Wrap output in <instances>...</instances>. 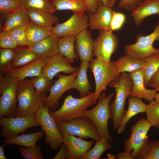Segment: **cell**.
Masks as SVG:
<instances>
[{"label": "cell", "instance_id": "7bdbcfd3", "mask_svg": "<svg viewBox=\"0 0 159 159\" xmlns=\"http://www.w3.org/2000/svg\"><path fill=\"white\" fill-rule=\"evenodd\" d=\"M126 21V16L123 13L114 11L111 24V31L120 29Z\"/></svg>", "mask_w": 159, "mask_h": 159}, {"label": "cell", "instance_id": "bcb514c9", "mask_svg": "<svg viewBox=\"0 0 159 159\" xmlns=\"http://www.w3.org/2000/svg\"><path fill=\"white\" fill-rule=\"evenodd\" d=\"M85 0L88 5V11L90 14L95 12L100 6L103 5L102 0Z\"/></svg>", "mask_w": 159, "mask_h": 159}, {"label": "cell", "instance_id": "603a6c76", "mask_svg": "<svg viewBox=\"0 0 159 159\" xmlns=\"http://www.w3.org/2000/svg\"><path fill=\"white\" fill-rule=\"evenodd\" d=\"M59 38L54 34L30 48L39 58H50L59 53L58 43Z\"/></svg>", "mask_w": 159, "mask_h": 159}, {"label": "cell", "instance_id": "e0dca14e", "mask_svg": "<svg viewBox=\"0 0 159 159\" xmlns=\"http://www.w3.org/2000/svg\"><path fill=\"white\" fill-rule=\"evenodd\" d=\"M49 58H38L32 62L17 68H12L4 74L14 77L20 82L27 77H34L39 75Z\"/></svg>", "mask_w": 159, "mask_h": 159}, {"label": "cell", "instance_id": "ac0fdd59", "mask_svg": "<svg viewBox=\"0 0 159 159\" xmlns=\"http://www.w3.org/2000/svg\"><path fill=\"white\" fill-rule=\"evenodd\" d=\"M93 44L91 32L87 28L76 36V53L81 61L90 62L93 59Z\"/></svg>", "mask_w": 159, "mask_h": 159}, {"label": "cell", "instance_id": "9a60e30c", "mask_svg": "<svg viewBox=\"0 0 159 159\" xmlns=\"http://www.w3.org/2000/svg\"><path fill=\"white\" fill-rule=\"evenodd\" d=\"M79 69V68L72 66L69 60L59 53L50 58L43 68L42 72L52 81L58 73L71 74Z\"/></svg>", "mask_w": 159, "mask_h": 159}, {"label": "cell", "instance_id": "ee69618b", "mask_svg": "<svg viewBox=\"0 0 159 159\" xmlns=\"http://www.w3.org/2000/svg\"><path fill=\"white\" fill-rule=\"evenodd\" d=\"M145 0H120L118 6L128 11H132L141 2Z\"/></svg>", "mask_w": 159, "mask_h": 159}, {"label": "cell", "instance_id": "6da1fadb", "mask_svg": "<svg viewBox=\"0 0 159 159\" xmlns=\"http://www.w3.org/2000/svg\"><path fill=\"white\" fill-rule=\"evenodd\" d=\"M152 126L144 117L131 126L130 136L124 141L123 148L132 152V159H145L149 153L151 143L147 134Z\"/></svg>", "mask_w": 159, "mask_h": 159}, {"label": "cell", "instance_id": "f5cc1de1", "mask_svg": "<svg viewBox=\"0 0 159 159\" xmlns=\"http://www.w3.org/2000/svg\"><path fill=\"white\" fill-rule=\"evenodd\" d=\"M108 159H115V156L109 153L107 155Z\"/></svg>", "mask_w": 159, "mask_h": 159}, {"label": "cell", "instance_id": "3957f363", "mask_svg": "<svg viewBox=\"0 0 159 159\" xmlns=\"http://www.w3.org/2000/svg\"><path fill=\"white\" fill-rule=\"evenodd\" d=\"M46 97L45 93L36 92L31 80L25 79L20 82L17 90L18 104L16 116L35 114Z\"/></svg>", "mask_w": 159, "mask_h": 159}, {"label": "cell", "instance_id": "7c38bea8", "mask_svg": "<svg viewBox=\"0 0 159 159\" xmlns=\"http://www.w3.org/2000/svg\"><path fill=\"white\" fill-rule=\"evenodd\" d=\"M79 71L69 75L59 74L58 79L50 88L49 94L45 98L43 105L47 107L51 112L56 110L59 105V100L62 98L63 95L67 91L72 89L74 81Z\"/></svg>", "mask_w": 159, "mask_h": 159}, {"label": "cell", "instance_id": "4fadbf2b", "mask_svg": "<svg viewBox=\"0 0 159 159\" xmlns=\"http://www.w3.org/2000/svg\"><path fill=\"white\" fill-rule=\"evenodd\" d=\"M118 37L112 32H100L94 40V56L105 62H110L111 55L118 47Z\"/></svg>", "mask_w": 159, "mask_h": 159}, {"label": "cell", "instance_id": "4316f807", "mask_svg": "<svg viewBox=\"0 0 159 159\" xmlns=\"http://www.w3.org/2000/svg\"><path fill=\"white\" fill-rule=\"evenodd\" d=\"M26 13L30 21L40 26H52L58 23L59 19L57 16L41 9L30 8L26 10Z\"/></svg>", "mask_w": 159, "mask_h": 159}, {"label": "cell", "instance_id": "8fae6325", "mask_svg": "<svg viewBox=\"0 0 159 159\" xmlns=\"http://www.w3.org/2000/svg\"><path fill=\"white\" fill-rule=\"evenodd\" d=\"M0 124L2 126L0 136L5 138L19 135L29 128L39 126L35 113L16 117L0 116Z\"/></svg>", "mask_w": 159, "mask_h": 159}, {"label": "cell", "instance_id": "83f0119b", "mask_svg": "<svg viewBox=\"0 0 159 159\" xmlns=\"http://www.w3.org/2000/svg\"><path fill=\"white\" fill-rule=\"evenodd\" d=\"M113 63L120 73L125 72L130 73L141 69L145 64L143 59L126 55L117 60L113 61Z\"/></svg>", "mask_w": 159, "mask_h": 159}, {"label": "cell", "instance_id": "277c9868", "mask_svg": "<svg viewBox=\"0 0 159 159\" xmlns=\"http://www.w3.org/2000/svg\"><path fill=\"white\" fill-rule=\"evenodd\" d=\"M94 98V92L90 91L86 96L79 98L69 95L64 99L60 108L50 112L51 115L56 122L85 116L88 107L93 106Z\"/></svg>", "mask_w": 159, "mask_h": 159}, {"label": "cell", "instance_id": "ab89813d", "mask_svg": "<svg viewBox=\"0 0 159 159\" xmlns=\"http://www.w3.org/2000/svg\"><path fill=\"white\" fill-rule=\"evenodd\" d=\"M18 150L22 157L25 159H42L40 146L36 145L34 148H25L20 146Z\"/></svg>", "mask_w": 159, "mask_h": 159}, {"label": "cell", "instance_id": "4dcf8cb0", "mask_svg": "<svg viewBox=\"0 0 159 159\" xmlns=\"http://www.w3.org/2000/svg\"><path fill=\"white\" fill-rule=\"evenodd\" d=\"M12 68H17L26 65L39 58L29 47L17 48L14 50Z\"/></svg>", "mask_w": 159, "mask_h": 159}, {"label": "cell", "instance_id": "db71d44e", "mask_svg": "<svg viewBox=\"0 0 159 159\" xmlns=\"http://www.w3.org/2000/svg\"><path fill=\"white\" fill-rule=\"evenodd\" d=\"M155 100L157 102H159V92L157 93L156 94Z\"/></svg>", "mask_w": 159, "mask_h": 159}, {"label": "cell", "instance_id": "f35d334b", "mask_svg": "<svg viewBox=\"0 0 159 159\" xmlns=\"http://www.w3.org/2000/svg\"><path fill=\"white\" fill-rule=\"evenodd\" d=\"M31 80L36 92L38 93H45L49 91L52 86L51 81L43 72L38 76L32 77Z\"/></svg>", "mask_w": 159, "mask_h": 159}, {"label": "cell", "instance_id": "484cf974", "mask_svg": "<svg viewBox=\"0 0 159 159\" xmlns=\"http://www.w3.org/2000/svg\"><path fill=\"white\" fill-rule=\"evenodd\" d=\"M89 67V62L81 61L78 73L74 80L72 89L77 90L79 92L80 97L86 96L92 89V86L88 81L87 70Z\"/></svg>", "mask_w": 159, "mask_h": 159}, {"label": "cell", "instance_id": "c3c4849f", "mask_svg": "<svg viewBox=\"0 0 159 159\" xmlns=\"http://www.w3.org/2000/svg\"><path fill=\"white\" fill-rule=\"evenodd\" d=\"M148 87L156 90L159 92V68L150 79Z\"/></svg>", "mask_w": 159, "mask_h": 159}, {"label": "cell", "instance_id": "816d5d0a", "mask_svg": "<svg viewBox=\"0 0 159 159\" xmlns=\"http://www.w3.org/2000/svg\"><path fill=\"white\" fill-rule=\"evenodd\" d=\"M5 145H0V159H6L4 155V147Z\"/></svg>", "mask_w": 159, "mask_h": 159}, {"label": "cell", "instance_id": "8d00e7d4", "mask_svg": "<svg viewBox=\"0 0 159 159\" xmlns=\"http://www.w3.org/2000/svg\"><path fill=\"white\" fill-rule=\"evenodd\" d=\"M146 120L156 129H159V102L155 100L148 105Z\"/></svg>", "mask_w": 159, "mask_h": 159}, {"label": "cell", "instance_id": "60d3db41", "mask_svg": "<svg viewBox=\"0 0 159 159\" xmlns=\"http://www.w3.org/2000/svg\"><path fill=\"white\" fill-rule=\"evenodd\" d=\"M21 7L19 0H0V13L7 15Z\"/></svg>", "mask_w": 159, "mask_h": 159}, {"label": "cell", "instance_id": "9c48e42d", "mask_svg": "<svg viewBox=\"0 0 159 159\" xmlns=\"http://www.w3.org/2000/svg\"><path fill=\"white\" fill-rule=\"evenodd\" d=\"M50 111L42 104L35 113L36 117L38 123L45 132V143L48 144L52 149L55 150L61 146L63 141Z\"/></svg>", "mask_w": 159, "mask_h": 159}, {"label": "cell", "instance_id": "f546056e", "mask_svg": "<svg viewBox=\"0 0 159 159\" xmlns=\"http://www.w3.org/2000/svg\"><path fill=\"white\" fill-rule=\"evenodd\" d=\"M56 11L69 10L73 13L82 14L88 11L85 0H52Z\"/></svg>", "mask_w": 159, "mask_h": 159}, {"label": "cell", "instance_id": "7402d4cb", "mask_svg": "<svg viewBox=\"0 0 159 159\" xmlns=\"http://www.w3.org/2000/svg\"><path fill=\"white\" fill-rule=\"evenodd\" d=\"M159 14V0H145L136 6L131 16L135 24L139 26L147 17Z\"/></svg>", "mask_w": 159, "mask_h": 159}, {"label": "cell", "instance_id": "7a4b0ae2", "mask_svg": "<svg viewBox=\"0 0 159 159\" xmlns=\"http://www.w3.org/2000/svg\"><path fill=\"white\" fill-rule=\"evenodd\" d=\"M132 85L129 73L123 72L115 80L110 82L108 86L114 88L116 95L110 105L111 118L114 131L117 130L119 123L126 110L125 107V100L129 96Z\"/></svg>", "mask_w": 159, "mask_h": 159}, {"label": "cell", "instance_id": "836d02e7", "mask_svg": "<svg viewBox=\"0 0 159 159\" xmlns=\"http://www.w3.org/2000/svg\"><path fill=\"white\" fill-rule=\"evenodd\" d=\"M95 141L94 147L85 153L80 159H98L104 152L113 148L110 141L104 137H101Z\"/></svg>", "mask_w": 159, "mask_h": 159}, {"label": "cell", "instance_id": "30bf717a", "mask_svg": "<svg viewBox=\"0 0 159 159\" xmlns=\"http://www.w3.org/2000/svg\"><path fill=\"white\" fill-rule=\"evenodd\" d=\"M159 39V22L154 27V31L149 34L139 35L136 37V42L124 47L125 55L144 59L155 53H159V48L154 47L153 44Z\"/></svg>", "mask_w": 159, "mask_h": 159}, {"label": "cell", "instance_id": "d6a6232c", "mask_svg": "<svg viewBox=\"0 0 159 159\" xmlns=\"http://www.w3.org/2000/svg\"><path fill=\"white\" fill-rule=\"evenodd\" d=\"M26 10L21 7L19 9L7 15L2 31L7 32L17 26L28 22L29 19Z\"/></svg>", "mask_w": 159, "mask_h": 159}, {"label": "cell", "instance_id": "ba28073f", "mask_svg": "<svg viewBox=\"0 0 159 159\" xmlns=\"http://www.w3.org/2000/svg\"><path fill=\"white\" fill-rule=\"evenodd\" d=\"M56 123L61 135L77 136L83 139L89 138L95 140L101 137L95 125L85 116L68 121L56 122Z\"/></svg>", "mask_w": 159, "mask_h": 159}, {"label": "cell", "instance_id": "d590c367", "mask_svg": "<svg viewBox=\"0 0 159 159\" xmlns=\"http://www.w3.org/2000/svg\"><path fill=\"white\" fill-rule=\"evenodd\" d=\"M14 55V50L5 48L0 49V74H4L12 68V64Z\"/></svg>", "mask_w": 159, "mask_h": 159}, {"label": "cell", "instance_id": "ffe728a7", "mask_svg": "<svg viewBox=\"0 0 159 159\" xmlns=\"http://www.w3.org/2000/svg\"><path fill=\"white\" fill-rule=\"evenodd\" d=\"M64 143L67 147L69 153V159H80L81 157L89 150L95 140L87 141L77 138L74 136L62 134Z\"/></svg>", "mask_w": 159, "mask_h": 159}, {"label": "cell", "instance_id": "1f68e13d", "mask_svg": "<svg viewBox=\"0 0 159 159\" xmlns=\"http://www.w3.org/2000/svg\"><path fill=\"white\" fill-rule=\"evenodd\" d=\"M145 64L141 69L145 87L159 68V53H154L143 59Z\"/></svg>", "mask_w": 159, "mask_h": 159}, {"label": "cell", "instance_id": "b9f144b4", "mask_svg": "<svg viewBox=\"0 0 159 159\" xmlns=\"http://www.w3.org/2000/svg\"><path fill=\"white\" fill-rule=\"evenodd\" d=\"M18 46L16 42L6 31L0 32V48L14 50Z\"/></svg>", "mask_w": 159, "mask_h": 159}, {"label": "cell", "instance_id": "d6986e66", "mask_svg": "<svg viewBox=\"0 0 159 159\" xmlns=\"http://www.w3.org/2000/svg\"><path fill=\"white\" fill-rule=\"evenodd\" d=\"M132 85L129 96L144 99L148 102L155 100L157 91L154 89L149 90L145 87L141 69L130 73Z\"/></svg>", "mask_w": 159, "mask_h": 159}, {"label": "cell", "instance_id": "74e56055", "mask_svg": "<svg viewBox=\"0 0 159 159\" xmlns=\"http://www.w3.org/2000/svg\"><path fill=\"white\" fill-rule=\"evenodd\" d=\"M28 22L14 27L7 31L18 46H27L25 32Z\"/></svg>", "mask_w": 159, "mask_h": 159}, {"label": "cell", "instance_id": "f907efd6", "mask_svg": "<svg viewBox=\"0 0 159 159\" xmlns=\"http://www.w3.org/2000/svg\"><path fill=\"white\" fill-rule=\"evenodd\" d=\"M103 5L112 8L115 4L116 0H102Z\"/></svg>", "mask_w": 159, "mask_h": 159}, {"label": "cell", "instance_id": "681fc988", "mask_svg": "<svg viewBox=\"0 0 159 159\" xmlns=\"http://www.w3.org/2000/svg\"><path fill=\"white\" fill-rule=\"evenodd\" d=\"M132 152L129 150H125L115 155V159H132Z\"/></svg>", "mask_w": 159, "mask_h": 159}, {"label": "cell", "instance_id": "cb8c5ba5", "mask_svg": "<svg viewBox=\"0 0 159 159\" xmlns=\"http://www.w3.org/2000/svg\"><path fill=\"white\" fill-rule=\"evenodd\" d=\"M129 96L127 109L121 120L117 129L119 134L124 132L127 124L132 117L139 113H145L147 109L148 104L143 103L141 99Z\"/></svg>", "mask_w": 159, "mask_h": 159}, {"label": "cell", "instance_id": "e575fe53", "mask_svg": "<svg viewBox=\"0 0 159 159\" xmlns=\"http://www.w3.org/2000/svg\"><path fill=\"white\" fill-rule=\"evenodd\" d=\"M21 7L41 9L53 13L56 11L52 0H19Z\"/></svg>", "mask_w": 159, "mask_h": 159}, {"label": "cell", "instance_id": "52a82bcc", "mask_svg": "<svg viewBox=\"0 0 159 159\" xmlns=\"http://www.w3.org/2000/svg\"><path fill=\"white\" fill-rule=\"evenodd\" d=\"M20 81L7 74H0V117H16L17 90Z\"/></svg>", "mask_w": 159, "mask_h": 159}, {"label": "cell", "instance_id": "f1b7e54d", "mask_svg": "<svg viewBox=\"0 0 159 159\" xmlns=\"http://www.w3.org/2000/svg\"><path fill=\"white\" fill-rule=\"evenodd\" d=\"M76 36H67L59 39L58 43L59 53L67 58L71 63L73 64L78 57L75 52Z\"/></svg>", "mask_w": 159, "mask_h": 159}, {"label": "cell", "instance_id": "2e32d148", "mask_svg": "<svg viewBox=\"0 0 159 159\" xmlns=\"http://www.w3.org/2000/svg\"><path fill=\"white\" fill-rule=\"evenodd\" d=\"M113 11L112 8L103 5L97 11L88 16L90 29L100 32L111 31Z\"/></svg>", "mask_w": 159, "mask_h": 159}, {"label": "cell", "instance_id": "d4e9b609", "mask_svg": "<svg viewBox=\"0 0 159 159\" xmlns=\"http://www.w3.org/2000/svg\"><path fill=\"white\" fill-rule=\"evenodd\" d=\"M45 134L42 130L37 132L18 135L5 138L4 144L5 146L14 145L26 148H34L37 141Z\"/></svg>", "mask_w": 159, "mask_h": 159}, {"label": "cell", "instance_id": "7dc6e473", "mask_svg": "<svg viewBox=\"0 0 159 159\" xmlns=\"http://www.w3.org/2000/svg\"><path fill=\"white\" fill-rule=\"evenodd\" d=\"M60 148L53 159H69V153L68 148L66 145L63 143Z\"/></svg>", "mask_w": 159, "mask_h": 159}, {"label": "cell", "instance_id": "44dd1931", "mask_svg": "<svg viewBox=\"0 0 159 159\" xmlns=\"http://www.w3.org/2000/svg\"><path fill=\"white\" fill-rule=\"evenodd\" d=\"M53 28V26H40L29 20L25 32L28 47L31 48L38 43L54 34Z\"/></svg>", "mask_w": 159, "mask_h": 159}, {"label": "cell", "instance_id": "5b68a950", "mask_svg": "<svg viewBox=\"0 0 159 159\" xmlns=\"http://www.w3.org/2000/svg\"><path fill=\"white\" fill-rule=\"evenodd\" d=\"M89 67L95 81L93 106L96 103L100 94L106 92L108 84L117 79L121 73L115 65L113 61L107 62L97 57L89 62Z\"/></svg>", "mask_w": 159, "mask_h": 159}, {"label": "cell", "instance_id": "11a10c76", "mask_svg": "<svg viewBox=\"0 0 159 159\" xmlns=\"http://www.w3.org/2000/svg\"><path fill=\"white\" fill-rule=\"evenodd\" d=\"M158 15L159 16V14Z\"/></svg>", "mask_w": 159, "mask_h": 159}, {"label": "cell", "instance_id": "f6af8a7d", "mask_svg": "<svg viewBox=\"0 0 159 159\" xmlns=\"http://www.w3.org/2000/svg\"><path fill=\"white\" fill-rule=\"evenodd\" d=\"M150 152L145 159H159V140L151 142Z\"/></svg>", "mask_w": 159, "mask_h": 159}, {"label": "cell", "instance_id": "8992f818", "mask_svg": "<svg viewBox=\"0 0 159 159\" xmlns=\"http://www.w3.org/2000/svg\"><path fill=\"white\" fill-rule=\"evenodd\" d=\"M114 94V92L109 95H107L105 92H102L98 99L96 105L87 110L85 114L95 125L101 136L111 142H113V139L109 131L108 123L111 118L110 102Z\"/></svg>", "mask_w": 159, "mask_h": 159}, {"label": "cell", "instance_id": "5bb4252c", "mask_svg": "<svg viewBox=\"0 0 159 159\" xmlns=\"http://www.w3.org/2000/svg\"><path fill=\"white\" fill-rule=\"evenodd\" d=\"M88 16L85 13H73L65 21L57 23L53 27L54 34L60 38L67 36H76L89 26Z\"/></svg>", "mask_w": 159, "mask_h": 159}]
</instances>
